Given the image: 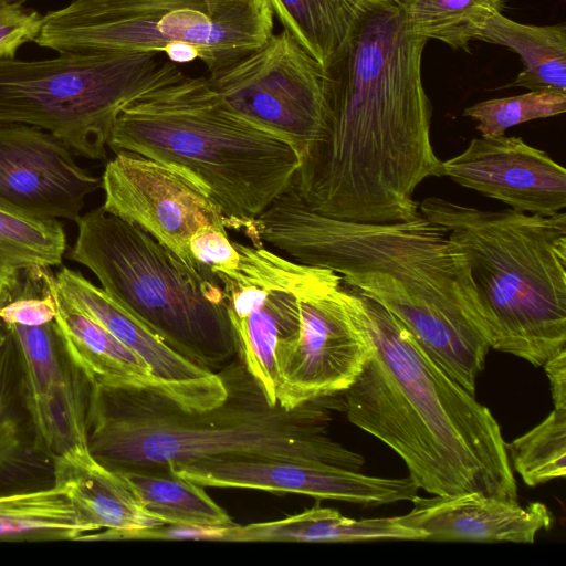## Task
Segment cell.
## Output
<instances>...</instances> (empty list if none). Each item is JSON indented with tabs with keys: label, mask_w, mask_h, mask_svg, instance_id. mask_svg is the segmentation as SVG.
<instances>
[{
	"label": "cell",
	"mask_w": 566,
	"mask_h": 566,
	"mask_svg": "<svg viewBox=\"0 0 566 566\" xmlns=\"http://www.w3.org/2000/svg\"><path fill=\"white\" fill-rule=\"evenodd\" d=\"M411 502V511L398 520L421 532L426 541L534 543L536 534L554 521L543 503L522 506L517 500L476 492L417 495Z\"/></svg>",
	"instance_id": "obj_19"
},
{
	"label": "cell",
	"mask_w": 566,
	"mask_h": 566,
	"mask_svg": "<svg viewBox=\"0 0 566 566\" xmlns=\"http://www.w3.org/2000/svg\"><path fill=\"white\" fill-rule=\"evenodd\" d=\"M97 531L56 485L0 494V541H80Z\"/></svg>",
	"instance_id": "obj_25"
},
{
	"label": "cell",
	"mask_w": 566,
	"mask_h": 566,
	"mask_svg": "<svg viewBox=\"0 0 566 566\" xmlns=\"http://www.w3.org/2000/svg\"><path fill=\"white\" fill-rule=\"evenodd\" d=\"M401 4L413 34L467 52L469 43L504 9L503 0H401Z\"/></svg>",
	"instance_id": "obj_27"
},
{
	"label": "cell",
	"mask_w": 566,
	"mask_h": 566,
	"mask_svg": "<svg viewBox=\"0 0 566 566\" xmlns=\"http://www.w3.org/2000/svg\"><path fill=\"white\" fill-rule=\"evenodd\" d=\"M300 323L276 348V401L285 409L345 391L363 369L371 340L355 290L335 272L295 261Z\"/></svg>",
	"instance_id": "obj_10"
},
{
	"label": "cell",
	"mask_w": 566,
	"mask_h": 566,
	"mask_svg": "<svg viewBox=\"0 0 566 566\" xmlns=\"http://www.w3.org/2000/svg\"><path fill=\"white\" fill-rule=\"evenodd\" d=\"M268 1L283 29L327 70L361 18L382 0Z\"/></svg>",
	"instance_id": "obj_24"
},
{
	"label": "cell",
	"mask_w": 566,
	"mask_h": 566,
	"mask_svg": "<svg viewBox=\"0 0 566 566\" xmlns=\"http://www.w3.org/2000/svg\"><path fill=\"white\" fill-rule=\"evenodd\" d=\"M356 293L371 352L343 391L348 420L391 448L417 486L432 495L516 500L506 442L491 411L391 313Z\"/></svg>",
	"instance_id": "obj_3"
},
{
	"label": "cell",
	"mask_w": 566,
	"mask_h": 566,
	"mask_svg": "<svg viewBox=\"0 0 566 566\" xmlns=\"http://www.w3.org/2000/svg\"><path fill=\"white\" fill-rule=\"evenodd\" d=\"M45 270L56 304L55 326L71 364L88 385L150 389L160 394L149 365L103 326L70 303ZM161 395V394H160Z\"/></svg>",
	"instance_id": "obj_21"
},
{
	"label": "cell",
	"mask_w": 566,
	"mask_h": 566,
	"mask_svg": "<svg viewBox=\"0 0 566 566\" xmlns=\"http://www.w3.org/2000/svg\"><path fill=\"white\" fill-rule=\"evenodd\" d=\"M426 43L401 1L382 0L358 22L327 69L324 123L292 184L312 211L363 223L420 214L417 187L442 177L421 75Z\"/></svg>",
	"instance_id": "obj_1"
},
{
	"label": "cell",
	"mask_w": 566,
	"mask_h": 566,
	"mask_svg": "<svg viewBox=\"0 0 566 566\" xmlns=\"http://www.w3.org/2000/svg\"><path fill=\"white\" fill-rule=\"evenodd\" d=\"M268 0H74L42 15L34 42L56 52H157L208 73L273 34Z\"/></svg>",
	"instance_id": "obj_8"
},
{
	"label": "cell",
	"mask_w": 566,
	"mask_h": 566,
	"mask_svg": "<svg viewBox=\"0 0 566 566\" xmlns=\"http://www.w3.org/2000/svg\"><path fill=\"white\" fill-rule=\"evenodd\" d=\"M42 27V15L22 4L0 0V60L14 59L17 51L34 42Z\"/></svg>",
	"instance_id": "obj_32"
},
{
	"label": "cell",
	"mask_w": 566,
	"mask_h": 566,
	"mask_svg": "<svg viewBox=\"0 0 566 566\" xmlns=\"http://www.w3.org/2000/svg\"><path fill=\"white\" fill-rule=\"evenodd\" d=\"M101 188L106 212L136 224L190 269L214 277L200 271L189 243L207 227L227 228V220L193 182L157 160L118 151L105 166Z\"/></svg>",
	"instance_id": "obj_13"
},
{
	"label": "cell",
	"mask_w": 566,
	"mask_h": 566,
	"mask_svg": "<svg viewBox=\"0 0 566 566\" xmlns=\"http://www.w3.org/2000/svg\"><path fill=\"white\" fill-rule=\"evenodd\" d=\"M395 1H401V0H395Z\"/></svg>",
	"instance_id": "obj_39"
},
{
	"label": "cell",
	"mask_w": 566,
	"mask_h": 566,
	"mask_svg": "<svg viewBox=\"0 0 566 566\" xmlns=\"http://www.w3.org/2000/svg\"><path fill=\"white\" fill-rule=\"evenodd\" d=\"M54 280L70 303L149 365L163 396L187 411L211 409L226 399L227 387L219 373L203 368L177 353L83 274L63 266Z\"/></svg>",
	"instance_id": "obj_17"
},
{
	"label": "cell",
	"mask_w": 566,
	"mask_h": 566,
	"mask_svg": "<svg viewBox=\"0 0 566 566\" xmlns=\"http://www.w3.org/2000/svg\"><path fill=\"white\" fill-rule=\"evenodd\" d=\"M506 451L514 470L530 486L565 478L566 408L554 407L542 422L506 443Z\"/></svg>",
	"instance_id": "obj_29"
},
{
	"label": "cell",
	"mask_w": 566,
	"mask_h": 566,
	"mask_svg": "<svg viewBox=\"0 0 566 566\" xmlns=\"http://www.w3.org/2000/svg\"><path fill=\"white\" fill-rule=\"evenodd\" d=\"M172 168L221 210L227 228L260 247L256 219L292 188L295 148L232 111L207 77L178 76L118 115L108 143Z\"/></svg>",
	"instance_id": "obj_5"
},
{
	"label": "cell",
	"mask_w": 566,
	"mask_h": 566,
	"mask_svg": "<svg viewBox=\"0 0 566 566\" xmlns=\"http://www.w3.org/2000/svg\"><path fill=\"white\" fill-rule=\"evenodd\" d=\"M13 350L14 344L8 334L0 348V478L18 468L25 453L22 427L12 399Z\"/></svg>",
	"instance_id": "obj_31"
},
{
	"label": "cell",
	"mask_w": 566,
	"mask_h": 566,
	"mask_svg": "<svg viewBox=\"0 0 566 566\" xmlns=\"http://www.w3.org/2000/svg\"><path fill=\"white\" fill-rule=\"evenodd\" d=\"M66 235L56 219L39 218L0 206V259L20 269L61 265Z\"/></svg>",
	"instance_id": "obj_28"
},
{
	"label": "cell",
	"mask_w": 566,
	"mask_h": 566,
	"mask_svg": "<svg viewBox=\"0 0 566 566\" xmlns=\"http://www.w3.org/2000/svg\"><path fill=\"white\" fill-rule=\"evenodd\" d=\"M260 240L328 269L391 313L469 392L490 349L465 253L423 214L363 223L312 211L291 188L256 219Z\"/></svg>",
	"instance_id": "obj_2"
},
{
	"label": "cell",
	"mask_w": 566,
	"mask_h": 566,
	"mask_svg": "<svg viewBox=\"0 0 566 566\" xmlns=\"http://www.w3.org/2000/svg\"><path fill=\"white\" fill-rule=\"evenodd\" d=\"M3 328L19 354L25 407L44 451L53 458L87 446L88 384L69 360L55 322Z\"/></svg>",
	"instance_id": "obj_16"
},
{
	"label": "cell",
	"mask_w": 566,
	"mask_h": 566,
	"mask_svg": "<svg viewBox=\"0 0 566 566\" xmlns=\"http://www.w3.org/2000/svg\"><path fill=\"white\" fill-rule=\"evenodd\" d=\"M224 527H193L177 524H160L125 534L120 541H210L220 542Z\"/></svg>",
	"instance_id": "obj_34"
},
{
	"label": "cell",
	"mask_w": 566,
	"mask_h": 566,
	"mask_svg": "<svg viewBox=\"0 0 566 566\" xmlns=\"http://www.w3.org/2000/svg\"><path fill=\"white\" fill-rule=\"evenodd\" d=\"M476 40L506 46L521 56V72L504 87L566 93L564 24H523L500 13L486 23Z\"/></svg>",
	"instance_id": "obj_23"
},
{
	"label": "cell",
	"mask_w": 566,
	"mask_h": 566,
	"mask_svg": "<svg viewBox=\"0 0 566 566\" xmlns=\"http://www.w3.org/2000/svg\"><path fill=\"white\" fill-rule=\"evenodd\" d=\"M549 380L554 407L566 408V349L543 365Z\"/></svg>",
	"instance_id": "obj_35"
},
{
	"label": "cell",
	"mask_w": 566,
	"mask_h": 566,
	"mask_svg": "<svg viewBox=\"0 0 566 566\" xmlns=\"http://www.w3.org/2000/svg\"><path fill=\"white\" fill-rule=\"evenodd\" d=\"M224 227H207L198 231L189 243L191 255L200 271L214 272L234 268L240 254Z\"/></svg>",
	"instance_id": "obj_33"
},
{
	"label": "cell",
	"mask_w": 566,
	"mask_h": 566,
	"mask_svg": "<svg viewBox=\"0 0 566 566\" xmlns=\"http://www.w3.org/2000/svg\"><path fill=\"white\" fill-rule=\"evenodd\" d=\"M143 507L165 524L228 527L237 523L203 486L170 472L119 471Z\"/></svg>",
	"instance_id": "obj_26"
},
{
	"label": "cell",
	"mask_w": 566,
	"mask_h": 566,
	"mask_svg": "<svg viewBox=\"0 0 566 566\" xmlns=\"http://www.w3.org/2000/svg\"><path fill=\"white\" fill-rule=\"evenodd\" d=\"M53 476L78 516L97 531L86 539L120 541L127 533L165 524L143 507L122 473L98 461L88 446L53 457Z\"/></svg>",
	"instance_id": "obj_20"
},
{
	"label": "cell",
	"mask_w": 566,
	"mask_h": 566,
	"mask_svg": "<svg viewBox=\"0 0 566 566\" xmlns=\"http://www.w3.org/2000/svg\"><path fill=\"white\" fill-rule=\"evenodd\" d=\"M207 80L232 111L290 143L301 159L324 123L329 73L284 29Z\"/></svg>",
	"instance_id": "obj_11"
},
{
	"label": "cell",
	"mask_w": 566,
	"mask_h": 566,
	"mask_svg": "<svg viewBox=\"0 0 566 566\" xmlns=\"http://www.w3.org/2000/svg\"><path fill=\"white\" fill-rule=\"evenodd\" d=\"M7 1L15 2V3H19V4H23L28 0H7Z\"/></svg>",
	"instance_id": "obj_38"
},
{
	"label": "cell",
	"mask_w": 566,
	"mask_h": 566,
	"mask_svg": "<svg viewBox=\"0 0 566 566\" xmlns=\"http://www.w3.org/2000/svg\"><path fill=\"white\" fill-rule=\"evenodd\" d=\"M24 287L25 269L0 259V306L22 294Z\"/></svg>",
	"instance_id": "obj_36"
},
{
	"label": "cell",
	"mask_w": 566,
	"mask_h": 566,
	"mask_svg": "<svg viewBox=\"0 0 566 566\" xmlns=\"http://www.w3.org/2000/svg\"><path fill=\"white\" fill-rule=\"evenodd\" d=\"M102 186L52 134L0 123V206L25 214L77 222L85 198Z\"/></svg>",
	"instance_id": "obj_15"
},
{
	"label": "cell",
	"mask_w": 566,
	"mask_h": 566,
	"mask_svg": "<svg viewBox=\"0 0 566 566\" xmlns=\"http://www.w3.org/2000/svg\"><path fill=\"white\" fill-rule=\"evenodd\" d=\"M67 258L167 345L212 371L237 358L223 291L136 224L103 207L81 216Z\"/></svg>",
	"instance_id": "obj_7"
},
{
	"label": "cell",
	"mask_w": 566,
	"mask_h": 566,
	"mask_svg": "<svg viewBox=\"0 0 566 566\" xmlns=\"http://www.w3.org/2000/svg\"><path fill=\"white\" fill-rule=\"evenodd\" d=\"M566 111V93L530 91L527 93L482 101L464 109L463 115L478 122L481 136H502L518 124L557 116Z\"/></svg>",
	"instance_id": "obj_30"
},
{
	"label": "cell",
	"mask_w": 566,
	"mask_h": 566,
	"mask_svg": "<svg viewBox=\"0 0 566 566\" xmlns=\"http://www.w3.org/2000/svg\"><path fill=\"white\" fill-rule=\"evenodd\" d=\"M378 539L426 541L398 516L355 520L318 505L285 518L224 527L220 542L348 543Z\"/></svg>",
	"instance_id": "obj_22"
},
{
	"label": "cell",
	"mask_w": 566,
	"mask_h": 566,
	"mask_svg": "<svg viewBox=\"0 0 566 566\" xmlns=\"http://www.w3.org/2000/svg\"><path fill=\"white\" fill-rule=\"evenodd\" d=\"M218 373L227 397L202 411H187L150 389L88 385L91 453L111 469L147 472L217 458L322 461L355 470L364 463L328 437L324 399L294 409L271 405L238 357Z\"/></svg>",
	"instance_id": "obj_4"
},
{
	"label": "cell",
	"mask_w": 566,
	"mask_h": 566,
	"mask_svg": "<svg viewBox=\"0 0 566 566\" xmlns=\"http://www.w3.org/2000/svg\"><path fill=\"white\" fill-rule=\"evenodd\" d=\"M470 263L490 348L543 366L566 349V213L482 210L427 197Z\"/></svg>",
	"instance_id": "obj_6"
},
{
	"label": "cell",
	"mask_w": 566,
	"mask_h": 566,
	"mask_svg": "<svg viewBox=\"0 0 566 566\" xmlns=\"http://www.w3.org/2000/svg\"><path fill=\"white\" fill-rule=\"evenodd\" d=\"M441 174L515 211L551 216L566 208V169L521 137H475L441 163Z\"/></svg>",
	"instance_id": "obj_18"
},
{
	"label": "cell",
	"mask_w": 566,
	"mask_h": 566,
	"mask_svg": "<svg viewBox=\"0 0 566 566\" xmlns=\"http://www.w3.org/2000/svg\"><path fill=\"white\" fill-rule=\"evenodd\" d=\"M7 339H8V333L0 325V348L3 346V344L7 342Z\"/></svg>",
	"instance_id": "obj_37"
},
{
	"label": "cell",
	"mask_w": 566,
	"mask_h": 566,
	"mask_svg": "<svg viewBox=\"0 0 566 566\" xmlns=\"http://www.w3.org/2000/svg\"><path fill=\"white\" fill-rule=\"evenodd\" d=\"M238 264L213 273L227 303L237 357L276 405V348L298 329L295 261L265 248L234 241Z\"/></svg>",
	"instance_id": "obj_12"
},
{
	"label": "cell",
	"mask_w": 566,
	"mask_h": 566,
	"mask_svg": "<svg viewBox=\"0 0 566 566\" xmlns=\"http://www.w3.org/2000/svg\"><path fill=\"white\" fill-rule=\"evenodd\" d=\"M166 472L201 486L287 492L363 505L412 501L408 478H379L343 465L294 459L217 458L168 465Z\"/></svg>",
	"instance_id": "obj_14"
},
{
	"label": "cell",
	"mask_w": 566,
	"mask_h": 566,
	"mask_svg": "<svg viewBox=\"0 0 566 566\" xmlns=\"http://www.w3.org/2000/svg\"><path fill=\"white\" fill-rule=\"evenodd\" d=\"M159 54L66 51L0 60V123L43 129L83 157L105 159L120 112L182 72Z\"/></svg>",
	"instance_id": "obj_9"
}]
</instances>
